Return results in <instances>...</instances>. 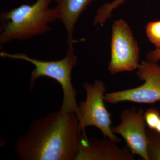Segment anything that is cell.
Wrapping results in <instances>:
<instances>
[{
  "label": "cell",
  "mask_w": 160,
  "mask_h": 160,
  "mask_svg": "<svg viewBox=\"0 0 160 160\" xmlns=\"http://www.w3.org/2000/svg\"><path fill=\"white\" fill-rule=\"evenodd\" d=\"M126 0H114L111 3H107L99 8L95 16L93 24L95 26L103 25L110 17L115 9L125 2Z\"/></svg>",
  "instance_id": "obj_10"
},
{
  "label": "cell",
  "mask_w": 160,
  "mask_h": 160,
  "mask_svg": "<svg viewBox=\"0 0 160 160\" xmlns=\"http://www.w3.org/2000/svg\"><path fill=\"white\" fill-rule=\"evenodd\" d=\"M146 60L151 62H157L160 60V48L149 52L146 55Z\"/></svg>",
  "instance_id": "obj_14"
},
{
  "label": "cell",
  "mask_w": 160,
  "mask_h": 160,
  "mask_svg": "<svg viewBox=\"0 0 160 160\" xmlns=\"http://www.w3.org/2000/svg\"><path fill=\"white\" fill-rule=\"evenodd\" d=\"M134 155L127 146L120 148L117 143L108 138H88L83 133L76 160H134Z\"/></svg>",
  "instance_id": "obj_8"
},
{
  "label": "cell",
  "mask_w": 160,
  "mask_h": 160,
  "mask_svg": "<svg viewBox=\"0 0 160 160\" xmlns=\"http://www.w3.org/2000/svg\"><path fill=\"white\" fill-rule=\"evenodd\" d=\"M136 72L139 79L144 82L139 86L106 93V102L115 104L130 102L153 104L160 101V65L157 62L142 61Z\"/></svg>",
  "instance_id": "obj_5"
},
{
  "label": "cell",
  "mask_w": 160,
  "mask_h": 160,
  "mask_svg": "<svg viewBox=\"0 0 160 160\" xmlns=\"http://www.w3.org/2000/svg\"><path fill=\"white\" fill-rule=\"evenodd\" d=\"M111 58L108 70L112 74L137 69L139 51L136 41L128 24L118 20L112 27Z\"/></svg>",
  "instance_id": "obj_6"
},
{
  "label": "cell",
  "mask_w": 160,
  "mask_h": 160,
  "mask_svg": "<svg viewBox=\"0 0 160 160\" xmlns=\"http://www.w3.org/2000/svg\"><path fill=\"white\" fill-rule=\"evenodd\" d=\"M74 112L61 109L32 121L18 138L14 151L21 160H76L82 132Z\"/></svg>",
  "instance_id": "obj_1"
},
{
  "label": "cell",
  "mask_w": 160,
  "mask_h": 160,
  "mask_svg": "<svg viewBox=\"0 0 160 160\" xmlns=\"http://www.w3.org/2000/svg\"><path fill=\"white\" fill-rule=\"evenodd\" d=\"M146 34L149 41L156 47L160 48V20L150 22L146 28Z\"/></svg>",
  "instance_id": "obj_12"
},
{
  "label": "cell",
  "mask_w": 160,
  "mask_h": 160,
  "mask_svg": "<svg viewBox=\"0 0 160 160\" xmlns=\"http://www.w3.org/2000/svg\"><path fill=\"white\" fill-rule=\"evenodd\" d=\"M144 117L149 129L154 130L160 120V111L156 108H149L144 112Z\"/></svg>",
  "instance_id": "obj_13"
},
{
  "label": "cell",
  "mask_w": 160,
  "mask_h": 160,
  "mask_svg": "<svg viewBox=\"0 0 160 160\" xmlns=\"http://www.w3.org/2000/svg\"><path fill=\"white\" fill-rule=\"evenodd\" d=\"M142 108L132 107L123 110L120 114L121 123L112 128L114 133L124 138L127 147L133 155L149 160L147 154V130Z\"/></svg>",
  "instance_id": "obj_7"
},
{
  "label": "cell",
  "mask_w": 160,
  "mask_h": 160,
  "mask_svg": "<svg viewBox=\"0 0 160 160\" xmlns=\"http://www.w3.org/2000/svg\"><path fill=\"white\" fill-rule=\"evenodd\" d=\"M147 154L149 160H160V134L154 130H147Z\"/></svg>",
  "instance_id": "obj_11"
},
{
  "label": "cell",
  "mask_w": 160,
  "mask_h": 160,
  "mask_svg": "<svg viewBox=\"0 0 160 160\" xmlns=\"http://www.w3.org/2000/svg\"><path fill=\"white\" fill-rule=\"evenodd\" d=\"M154 131L160 134V121H159L157 126L156 127Z\"/></svg>",
  "instance_id": "obj_15"
},
{
  "label": "cell",
  "mask_w": 160,
  "mask_h": 160,
  "mask_svg": "<svg viewBox=\"0 0 160 160\" xmlns=\"http://www.w3.org/2000/svg\"><path fill=\"white\" fill-rule=\"evenodd\" d=\"M52 0H37L32 5L22 4L0 14V44L14 40L29 39L50 31L49 24L57 19Z\"/></svg>",
  "instance_id": "obj_2"
},
{
  "label": "cell",
  "mask_w": 160,
  "mask_h": 160,
  "mask_svg": "<svg viewBox=\"0 0 160 160\" xmlns=\"http://www.w3.org/2000/svg\"><path fill=\"white\" fill-rule=\"evenodd\" d=\"M86 92V100L79 103L80 116L78 128L84 132L86 127L94 126L102 132L105 137L116 143L121 140L115 135L111 127V114L105 105V96L106 88L102 80H97L92 83L83 84Z\"/></svg>",
  "instance_id": "obj_4"
},
{
  "label": "cell",
  "mask_w": 160,
  "mask_h": 160,
  "mask_svg": "<svg viewBox=\"0 0 160 160\" xmlns=\"http://www.w3.org/2000/svg\"><path fill=\"white\" fill-rule=\"evenodd\" d=\"M55 1L56 2H57L58 0H55Z\"/></svg>",
  "instance_id": "obj_16"
},
{
  "label": "cell",
  "mask_w": 160,
  "mask_h": 160,
  "mask_svg": "<svg viewBox=\"0 0 160 160\" xmlns=\"http://www.w3.org/2000/svg\"><path fill=\"white\" fill-rule=\"evenodd\" d=\"M68 44L69 48L66 57L58 61H44L29 57L24 53L11 54L2 51V57L24 60L34 65L35 68L30 77V87L32 89L36 81L42 77L53 79L58 82L62 89L63 99L60 109L64 112H74L79 118L80 112L77 103V91L71 81V72L77 63L78 57L75 54L73 45Z\"/></svg>",
  "instance_id": "obj_3"
},
{
  "label": "cell",
  "mask_w": 160,
  "mask_h": 160,
  "mask_svg": "<svg viewBox=\"0 0 160 160\" xmlns=\"http://www.w3.org/2000/svg\"><path fill=\"white\" fill-rule=\"evenodd\" d=\"M93 0H58L54 8L58 19L62 22L68 35V44L77 41L73 39L74 27L80 15Z\"/></svg>",
  "instance_id": "obj_9"
}]
</instances>
